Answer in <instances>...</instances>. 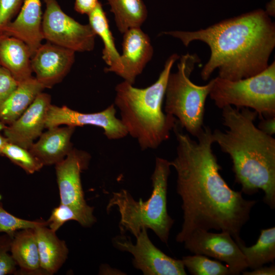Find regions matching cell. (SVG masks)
Here are the masks:
<instances>
[{
  "label": "cell",
  "instance_id": "cell-1",
  "mask_svg": "<svg viewBox=\"0 0 275 275\" xmlns=\"http://www.w3.org/2000/svg\"><path fill=\"white\" fill-rule=\"evenodd\" d=\"M181 128L177 122L173 129L177 154L170 161L177 173V193L182 202L183 221L176 241L184 242L196 230L215 229L229 233L237 244L244 243L241 230L257 201L245 199L241 191L231 189L221 176L209 126H204L197 140Z\"/></svg>",
  "mask_w": 275,
  "mask_h": 275
},
{
  "label": "cell",
  "instance_id": "cell-2",
  "mask_svg": "<svg viewBox=\"0 0 275 275\" xmlns=\"http://www.w3.org/2000/svg\"><path fill=\"white\" fill-rule=\"evenodd\" d=\"M162 33L180 40L186 47L194 41L203 42L209 46L210 58L200 73L204 81L215 69H218L217 76L231 80L255 75L268 66L275 47V24L262 9L197 31Z\"/></svg>",
  "mask_w": 275,
  "mask_h": 275
},
{
  "label": "cell",
  "instance_id": "cell-3",
  "mask_svg": "<svg viewBox=\"0 0 275 275\" xmlns=\"http://www.w3.org/2000/svg\"><path fill=\"white\" fill-rule=\"evenodd\" d=\"M222 110L227 129L212 132L213 143L230 156L242 193L253 195L261 189L264 202L274 209L275 139L255 125V111L230 105Z\"/></svg>",
  "mask_w": 275,
  "mask_h": 275
},
{
  "label": "cell",
  "instance_id": "cell-4",
  "mask_svg": "<svg viewBox=\"0 0 275 275\" xmlns=\"http://www.w3.org/2000/svg\"><path fill=\"white\" fill-rule=\"evenodd\" d=\"M179 58L177 54L170 56L157 80L147 88H137L126 81L116 87L115 103L120 120L142 150L158 147L170 138L177 122L163 112L162 106L169 76Z\"/></svg>",
  "mask_w": 275,
  "mask_h": 275
},
{
  "label": "cell",
  "instance_id": "cell-5",
  "mask_svg": "<svg viewBox=\"0 0 275 275\" xmlns=\"http://www.w3.org/2000/svg\"><path fill=\"white\" fill-rule=\"evenodd\" d=\"M170 162L156 157L151 176L152 191L146 201H136L125 189L113 193L106 207L108 212L116 207L120 214L119 226L122 232L129 231L136 237L143 228L151 229L161 241L168 243L174 220L167 210V189Z\"/></svg>",
  "mask_w": 275,
  "mask_h": 275
},
{
  "label": "cell",
  "instance_id": "cell-6",
  "mask_svg": "<svg viewBox=\"0 0 275 275\" xmlns=\"http://www.w3.org/2000/svg\"><path fill=\"white\" fill-rule=\"evenodd\" d=\"M177 71L170 73L165 95L164 111L177 120L188 133L197 138L204 127L205 106L213 79L205 85H197L189 79L195 65L200 62L196 54L179 58Z\"/></svg>",
  "mask_w": 275,
  "mask_h": 275
},
{
  "label": "cell",
  "instance_id": "cell-7",
  "mask_svg": "<svg viewBox=\"0 0 275 275\" xmlns=\"http://www.w3.org/2000/svg\"><path fill=\"white\" fill-rule=\"evenodd\" d=\"M209 96L220 109L226 106L248 108L260 118L275 117V62L261 72L243 79L213 78Z\"/></svg>",
  "mask_w": 275,
  "mask_h": 275
},
{
  "label": "cell",
  "instance_id": "cell-8",
  "mask_svg": "<svg viewBox=\"0 0 275 275\" xmlns=\"http://www.w3.org/2000/svg\"><path fill=\"white\" fill-rule=\"evenodd\" d=\"M87 152L72 149L66 157L55 164L60 203L72 208L82 220V226L89 227L96 222L94 208L86 201L80 175L89 166Z\"/></svg>",
  "mask_w": 275,
  "mask_h": 275
},
{
  "label": "cell",
  "instance_id": "cell-9",
  "mask_svg": "<svg viewBox=\"0 0 275 275\" xmlns=\"http://www.w3.org/2000/svg\"><path fill=\"white\" fill-rule=\"evenodd\" d=\"M44 2L42 21L44 39L74 52L93 49L96 35L89 24H81L67 15L56 0Z\"/></svg>",
  "mask_w": 275,
  "mask_h": 275
},
{
  "label": "cell",
  "instance_id": "cell-10",
  "mask_svg": "<svg viewBox=\"0 0 275 275\" xmlns=\"http://www.w3.org/2000/svg\"><path fill=\"white\" fill-rule=\"evenodd\" d=\"M147 230L142 229L135 244L125 236L116 237L114 244L117 249L131 254L133 266L145 275H186L182 260L172 258L156 248Z\"/></svg>",
  "mask_w": 275,
  "mask_h": 275
},
{
  "label": "cell",
  "instance_id": "cell-11",
  "mask_svg": "<svg viewBox=\"0 0 275 275\" xmlns=\"http://www.w3.org/2000/svg\"><path fill=\"white\" fill-rule=\"evenodd\" d=\"M184 248L195 254L225 262L231 274L238 275L248 268L244 256L231 235L225 232L195 230L184 242Z\"/></svg>",
  "mask_w": 275,
  "mask_h": 275
},
{
  "label": "cell",
  "instance_id": "cell-12",
  "mask_svg": "<svg viewBox=\"0 0 275 275\" xmlns=\"http://www.w3.org/2000/svg\"><path fill=\"white\" fill-rule=\"evenodd\" d=\"M114 104L96 113H84L73 110L66 106L51 105L47 114L45 128L61 125L72 126L92 125L101 128L109 140L122 139L128 134L120 119L116 117Z\"/></svg>",
  "mask_w": 275,
  "mask_h": 275
},
{
  "label": "cell",
  "instance_id": "cell-13",
  "mask_svg": "<svg viewBox=\"0 0 275 275\" xmlns=\"http://www.w3.org/2000/svg\"><path fill=\"white\" fill-rule=\"evenodd\" d=\"M51 97L40 93L26 111L14 122L3 125L4 136L8 142L29 149L45 128Z\"/></svg>",
  "mask_w": 275,
  "mask_h": 275
},
{
  "label": "cell",
  "instance_id": "cell-14",
  "mask_svg": "<svg viewBox=\"0 0 275 275\" xmlns=\"http://www.w3.org/2000/svg\"><path fill=\"white\" fill-rule=\"evenodd\" d=\"M75 60V52L47 41L31 58L32 71L45 88H51L68 73Z\"/></svg>",
  "mask_w": 275,
  "mask_h": 275
},
{
  "label": "cell",
  "instance_id": "cell-15",
  "mask_svg": "<svg viewBox=\"0 0 275 275\" xmlns=\"http://www.w3.org/2000/svg\"><path fill=\"white\" fill-rule=\"evenodd\" d=\"M121 60L124 81L133 84L147 63L151 59L153 49L149 36L140 27L128 29L124 33Z\"/></svg>",
  "mask_w": 275,
  "mask_h": 275
},
{
  "label": "cell",
  "instance_id": "cell-16",
  "mask_svg": "<svg viewBox=\"0 0 275 275\" xmlns=\"http://www.w3.org/2000/svg\"><path fill=\"white\" fill-rule=\"evenodd\" d=\"M42 14L40 0H24L19 13L1 34L18 38L29 47L32 57L42 44Z\"/></svg>",
  "mask_w": 275,
  "mask_h": 275
},
{
  "label": "cell",
  "instance_id": "cell-17",
  "mask_svg": "<svg viewBox=\"0 0 275 275\" xmlns=\"http://www.w3.org/2000/svg\"><path fill=\"white\" fill-rule=\"evenodd\" d=\"M75 128L74 126L67 125L47 128L29 150L44 166L56 164L72 150L71 139Z\"/></svg>",
  "mask_w": 275,
  "mask_h": 275
},
{
  "label": "cell",
  "instance_id": "cell-18",
  "mask_svg": "<svg viewBox=\"0 0 275 275\" xmlns=\"http://www.w3.org/2000/svg\"><path fill=\"white\" fill-rule=\"evenodd\" d=\"M43 275L57 273L68 258L69 250L66 242L47 226L34 228Z\"/></svg>",
  "mask_w": 275,
  "mask_h": 275
},
{
  "label": "cell",
  "instance_id": "cell-19",
  "mask_svg": "<svg viewBox=\"0 0 275 275\" xmlns=\"http://www.w3.org/2000/svg\"><path fill=\"white\" fill-rule=\"evenodd\" d=\"M32 53L28 46L15 37L0 34V65L18 81L32 77Z\"/></svg>",
  "mask_w": 275,
  "mask_h": 275
},
{
  "label": "cell",
  "instance_id": "cell-20",
  "mask_svg": "<svg viewBox=\"0 0 275 275\" xmlns=\"http://www.w3.org/2000/svg\"><path fill=\"white\" fill-rule=\"evenodd\" d=\"M10 253L19 268L16 274L43 275L34 228L22 229L14 233Z\"/></svg>",
  "mask_w": 275,
  "mask_h": 275
},
{
  "label": "cell",
  "instance_id": "cell-21",
  "mask_svg": "<svg viewBox=\"0 0 275 275\" xmlns=\"http://www.w3.org/2000/svg\"><path fill=\"white\" fill-rule=\"evenodd\" d=\"M45 88L32 76L18 83L17 88L0 104V122L9 125L17 120Z\"/></svg>",
  "mask_w": 275,
  "mask_h": 275
},
{
  "label": "cell",
  "instance_id": "cell-22",
  "mask_svg": "<svg viewBox=\"0 0 275 275\" xmlns=\"http://www.w3.org/2000/svg\"><path fill=\"white\" fill-rule=\"evenodd\" d=\"M88 15L89 24L96 35L101 38L104 44L102 58L108 66L105 71L114 72L121 76L123 71L121 55L116 48L114 39L101 3L99 2Z\"/></svg>",
  "mask_w": 275,
  "mask_h": 275
},
{
  "label": "cell",
  "instance_id": "cell-23",
  "mask_svg": "<svg viewBox=\"0 0 275 275\" xmlns=\"http://www.w3.org/2000/svg\"><path fill=\"white\" fill-rule=\"evenodd\" d=\"M244 256L248 267L258 268L275 259V227L262 229L256 243L247 247L244 243L237 244Z\"/></svg>",
  "mask_w": 275,
  "mask_h": 275
},
{
  "label": "cell",
  "instance_id": "cell-24",
  "mask_svg": "<svg viewBox=\"0 0 275 275\" xmlns=\"http://www.w3.org/2000/svg\"><path fill=\"white\" fill-rule=\"evenodd\" d=\"M107 1L117 27L122 33L130 28L140 27L146 19L147 10L142 0Z\"/></svg>",
  "mask_w": 275,
  "mask_h": 275
},
{
  "label": "cell",
  "instance_id": "cell-25",
  "mask_svg": "<svg viewBox=\"0 0 275 275\" xmlns=\"http://www.w3.org/2000/svg\"><path fill=\"white\" fill-rule=\"evenodd\" d=\"M181 260L185 267L194 275L231 274L227 265L211 260L203 255L183 256Z\"/></svg>",
  "mask_w": 275,
  "mask_h": 275
},
{
  "label": "cell",
  "instance_id": "cell-26",
  "mask_svg": "<svg viewBox=\"0 0 275 275\" xmlns=\"http://www.w3.org/2000/svg\"><path fill=\"white\" fill-rule=\"evenodd\" d=\"M2 155L7 157L13 163L30 174L39 171L44 166L29 149L9 142L5 145Z\"/></svg>",
  "mask_w": 275,
  "mask_h": 275
},
{
  "label": "cell",
  "instance_id": "cell-27",
  "mask_svg": "<svg viewBox=\"0 0 275 275\" xmlns=\"http://www.w3.org/2000/svg\"><path fill=\"white\" fill-rule=\"evenodd\" d=\"M40 225L47 226V221L43 219L29 221L19 218L6 211L0 202V233L14 234L18 230L34 228Z\"/></svg>",
  "mask_w": 275,
  "mask_h": 275
},
{
  "label": "cell",
  "instance_id": "cell-28",
  "mask_svg": "<svg viewBox=\"0 0 275 275\" xmlns=\"http://www.w3.org/2000/svg\"><path fill=\"white\" fill-rule=\"evenodd\" d=\"M47 227L56 232L65 223L70 221L77 222L81 226L82 220L71 207L61 204L54 208L47 220Z\"/></svg>",
  "mask_w": 275,
  "mask_h": 275
},
{
  "label": "cell",
  "instance_id": "cell-29",
  "mask_svg": "<svg viewBox=\"0 0 275 275\" xmlns=\"http://www.w3.org/2000/svg\"><path fill=\"white\" fill-rule=\"evenodd\" d=\"M14 234L4 233L0 235V275L16 274V264L10 252Z\"/></svg>",
  "mask_w": 275,
  "mask_h": 275
},
{
  "label": "cell",
  "instance_id": "cell-30",
  "mask_svg": "<svg viewBox=\"0 0 275 275\" xmlns=\"http://www.w3.org/2000/svg\"><path fill=\"white\" fill-rule=\"evenodd\" d=\"M23 0H0V34L20 10Z\"/></svg>",
  "mask_w": 275,
  "mask_h": 275
},
{
  "label": "cell",
  "instance_id": "cell-31",
  "mask_svg": "<svg viewBox=\"0 0 275 275\" xmlns=\"http://www.w3.org/2000/svg\"><path fill=\"white\" fill-rule=\"evenodd\" d=\"M18 85V81L11 73L5 68L0 67V104L9 97Z\"/></svg>",
  "mask_w": 275,
  "mask_h": 275
},
{
  "label": "cell",
  "instance_id": "cell-32",
  "mask_svg": "<svg viewBox=\"0 0 275 275\" xmlns=\"http://www.w3.org/2000/svg\"><path fill=\"white\" fill-rule=\"evenodd\" d=\"M98 3V0H75L74 9L79 13L88 15Z\"/></svg>",
  "mask_w": 275,
  "mask_h": 275
},
{
  "label": "cell",
  "instance_id": "cell-33",
  "mask_svg": "<svg viewBox=\"0 0 275 275\" xmlns=\"http://www.w3.org/2000/svg\"><path fill=\"white\" fill-rule=\"evenodd\" d=\"M260 119L258 128L266 134L272 136L275 133V117Z\"/></svg>",
  "mask_w": 275,
  "mask_h": 275
},
{
  "label": "cell",
  "instance_id": "cell-34",
  "mask_svg": "<svg viewBox=\"0 0 275 275\" xmlns=\"http://www.w3.org/2000/svg\"><path fill=\"white\" fill-rule=\"evenodd\" d=\"M244 275H274L275 266L271 265L270 266H262L258 268L253 269L252 271H243Z\"/></svg>",
  "mask_w": 275,
  "mask_h": 275
},
{
  "label": "cell",
  "instance_id": "cell-35",
  "mask_svg": "<svg viewBox=\"0 0 275 275\" xmlns=\"http://www.w3.org/2000/svg\"><path fill=\"white\" fill-rule=\"evenodd\" d=\"M265 11L268 16H274V0H271L267 4Z\"/></svg>",
  "mask_w": 275,
  "mask_h": 275
},
{
  "label": "cell",
  "instance_id": "cell-36",
  "mask_svg": "<svg viewBox=\"0 0 275 275\" xmlns=\"http://www.w3.org/2000/svg\"><path fill=\"white\" fill-rule=\"evenodd\" d=\"M8 142L7 139L0 134V155H2L3 150Z\"/></svg>",
  "mask_w": 275,
  "mask_h": 275
}]
</instances>
